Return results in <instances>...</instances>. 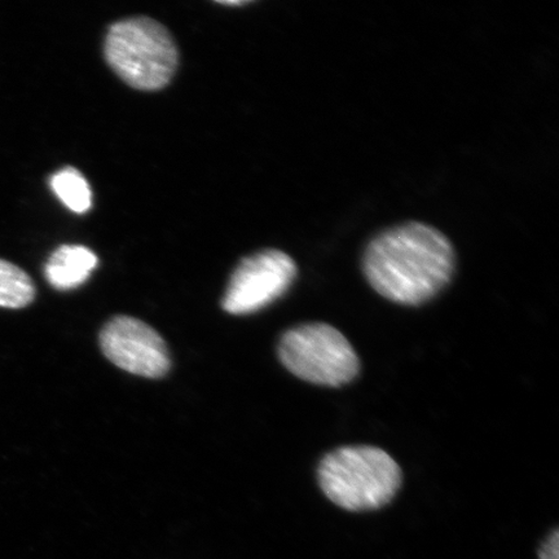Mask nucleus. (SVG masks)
Listing matches in <instances>:
<instances>
[{
	"mask_svg": "<svg viewBox=\"0 0 559 559\" xmlns=\"http://www.w3.org/2000/svg\"><path fill=\"white\" fill-rule=\"evenodd\" d=\"M368 283L383 298L403 306L429 302L451 282L452 243L438 229L405 223L384 230L362 258Z\"/></svg>",
	"mask_w": 559,
	"mask_h": 559,
	"instance_id": "f257e3e1",
	"label": "nucleus"
},
{
	"mask_svg": "<svg viewBox=\"0 0 559 559\" xmlns=\"http://www.w3.org/2000/svg\"><path fill=\"white\" fill-rule=\"evenodd\" d=\"M51 188L62 204L76 214H85L93 206V192L90 185L74 167H66L53 174Z\"/></svg>",
	"mask_w": 559,
	"mask_h": 559,
	"instance_id": "6e6552de",
	"label": "nucleus"
},
{
	"mask_svg": "<svg viewBox=\"0 0 559 559\" xmlns=\"http://www.w3.org/2000/svg\"><path fill=\"white\" fill-rule=\"evenodd\" d=\"M540 559H559V534L558 530H555L550 534L547 540L542 545L539 551Z\"/></svg>",
	"mask_w": 559,
	"mask_h": 559,
	"instance_id": "9d476101",
	"label": "nucleus"
},
{
	"mask_svg": "<svg viewBox=\"0 0 559 559\" xmlns=\"http://www.w3.org/2000/svg\"><path fill=\"white\" fill-rule=\"evenodd\" d=\"M278 358L298 379L341 388L360 372V360L338 330L324 323L304 324L286 332L278 344Z\"/></svg>",
	"mask_w": 559,
	"mask_h": 559,
	"instance_id": "20e7f679",
	"label": "nucleus"
},
{
	"mask_svg": "<svg viewBox=\"0 0 559 559\" xmlns=\"http://www.w3.org/2000/svg\"><path fill=\"white\" fill-rule=\"evenodd\" d=\"M396 461L377 447H344L321 460L318 479L333 504L348 512H368L388 506L402 486Z\"/></svg>",
	"mask_w": 559,
	"mask_h": 559,
	"instance_id": "f03ea898",
	"label": "nucleus"
},
{
	"mask_svg": "<svg viewBox=\"0 0 559 559\" xmlns=\"http://www.w3.org/2000/svg\"><path fill=\"white\" fill-rule=\"evenodd\" d=\"M97 257L82 245H62L47 261L45 276L55 289L72 290L87 282L97 265Z\"/></svg>",
	"mask_w": 559,
	"mask_h": 559,
	"instance_id": "0eeeda50",
	"label": "nucleus"
},
{
	"mask_svg": "<svg viewBox=\"0 0 559 559\" xmlns=\"http://www.w3.org/2000/svg\"><path fill=\"white\" fill-rule=\"evenodd\" d=\"M35 286L17 265L0 260V307L23 309L33 302Z\"/></svg>",
	"mask_w": 559,
	"mask_h": 559,
	"instance_id": "1a4fd4ad",
	"label": "nucleus"
},
{
	"mask_svg": "<svg viewBox=\"0 0 559 559\" xmlns=\"http://www.w3.org/2000/svg\"><path fill=\"white\" fill-rule=\"evenodd\" d=\"M296 277L297 265L283 251L267 249L245 258L230 276L223 309L233 314L261 311L282 298Z\"/></svg>",
	"mask_w": 559,
	"mask_h": 559,
	"instance_id": "39448f33",
	"label": "nucleus"
},
{
	"mask_svg": "<svg viewBox=\"0 0 559 559\" xmlns=\"http://www.w3.org/2000/svg\"><path fill=\"white\" fill-rule=\"evenodd\" d=\"M104 53L115 73L140 91L169 85L179 60L169 31L148 17H132L111 25Z\"/></svg>",
	"mask_w": 559,
	"mask_h": 559,
	"instance_id": "7ed1b4c3",
	"label": "nucleus"
},
{
	"mask_svg": "<svg viewBox=\"0 0 559 559\" xmlns=\"http://www.w3.org/2000/svg\"><path fill=\"white\" fill-rule=\"evenodd\" d=\"M100 346L107 359L131 374L160 379L170 370L165 341L135 318L116 317L108 321L100 333Z\"/></svg>",
	"mask_w": 559,
	"mask_h": 559,
	"instance_id": "423d86ee",
	"label": "nucleus"
}]
</instances>
